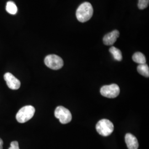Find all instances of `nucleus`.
Instances as JSON below:
<instances>
[{
    "label": "nucleus",
    "mask_w": 149,
    "mask_h": 149,
    "mask_svg": "<svg viewBox=\"0 0 149 149\" xmlns=\"http://www.w3.org/2000/svg\"><path fill=\"white\" fill-rule=\"evenodd\" d=\"M8 149H19V144L17 141H14L11 142L10 147Z\"/></svg>",
    "instance_id": "2eb2a0df"
},
{
    "label": "nucleus",
    "mask_w": 149,
    "mask_h": 149,
    "mask_svg": "<svg viewBox=\"0 0 149 149\" xmlns=\"http://www.w3.org/2000/svg\"><path fill=\"white\" fill-rule=\"evenodd\" d=\"M93 13V7L90 3L86 2L78 7L76 16L79 21L84 23L90 20Z\"/></svg>",
    "instance_id": "f257e3e1"
},
{
    "label": "nucleus",
    "mask_w": 149,
    "mask_h": 149,
    "mask_svg": "<svg viewBox=\"0 0 149 149\" xmlns=\"http://www.w3.org/2000/svg\"><path fill=\"white\" fill-rule=\"evenodd\" d=\"M44 63L49 68L54 70L60 69L64 65L63 60L54 54L47 56L44 59Z\"/></svg>",
    "instance_id": "20e7f679"
},
{
    "label": "nucleus",
    "mask_w": 149,
    "mask_h": 149,
    "mask_svg": "<svg viewBox=\"0 0 149 149\" xmlns=\"http://www.w3.org/2000/svg\"><path fill=\"white\" fill-rule=\"evenodd\" d=\"M133 60L135 63L140 64H146V58L144 54L140 52H136L134 54L132 57Z\"/></svg>",
    "instance_id": "9d476101"
},
{
    "label": "nucleus",
    "mask_w": 149,
    "mask_h": 149,
    "mask_svg": "<svg viewBox=\"0 0 149 149\" xmlns=\"http://www.w3.org/2000/svg\"><path fill=\"white\" fill-rule=\"evenodd\" d=\"M119 32L117 30H114L110 32L103 37V43L106 45H112L117 41L118 38L119 37Z\"/></svg>",
    "instance_id": "6e6552de"
},
{
    "label": "nucleus",
    "mask_w": 149,
    "mask_h": 149,
    "mask_svg": "<svg viewBox=\"0 0 149 149\" xmlns=\"http://www.w3.org/2000/svg\"><path fill=\"white\" fill-rule=\"evenodd\" d=\"M4 79L7 86L11 90H18L21 87V82L17 79L13 74L10 72H7L4 74Z\"/></svg>",
    "instance_id": "0eeeda50"
},
{
    "label": "nucleus",
    "mask_w": 149,
    "mask_h": 149,
    "mask_svg": "<svg viewBox=\"0 0 149 149\" xmlns=\"http://www.w3.org/2000/svg\"><path fill=\"white\" fill-rule=\"evenodd\" d=\"M55 117L59 119L60 122L65 124L70 122L72 120V114L69 110L64 107L58 106L55 111Z\"/></svg>",
    "instance_id": "39448f33"
},
{
    "label": "nucleus",
    "mask_w": 149,
    "mask_h": 149,
    "mask_svg": "<svg viewBox=\"0 0 149 149\" xmlns=\"http://www.w3.org/2000/svg\"><path fill=\"white\" fill-rule=\"evenodd\" d=\"M149 0H139L138 6L140 10H144L149 6Z\"/></svg>",
    "instance_id": "4468645a"
},
{
    "label": "nucleus",
    "mask_w": 149,
    "mask_h": 149,
    "mask_svg": "<svg viewBox=\"0 0 149 149\" xmlns=\"http://www.w3.org/2000/svg\"><path fill=\"white\" fill-rule=\"evenodd\" d=\"M6 10L8 13L11 15H16L18 11L17 7L15 2L11 1L7 2L6 7Z\"/></svg>",
    "instance_id": "f8f14e48"
},
{
    "label": "nucleus",
    "mask_w": 149,
    "mask_h": 149,
    "mask_svg": "<svg viewBox=\"0 0 149 149\" xmlns=\"http://www.w3.org/2000/svg\"><path fill=\"white\" fill-rule=\"evenodd\" d=\"M96 130L99 134L103 136H108L113 133L114 125L109 120L103 119L96 124Z\"/></svg>",
    "instance_id": "7ed1b4c3"
},
{
    "label": "nucleus",
    "mask_w": 149,
    "mask_h": 149,
    "mask_svg": "<svg viewBox=\"0 0 149 149\" xmlns=\"http://www.w3.org/2000/svg\"><path fill=\"white\" fill-rule=\"evenodd\" d=\"M109 52L112 54L114 59L118 61H120L122 60V54L121 51L118 48L114 47H112L109 49Z\"/></svg>",
    "instance_id": "ddd939ff"
},
{
    "label": "nucleus",
    "mask_w": 149,
    "mask_h": 149,
    "mask_svg": "<svg viewBox=\"0 0 149 149\" xmlns=\"http://www.w3.org/2000/svg\"><path fill=\"white\" fill-rule=\"evenodd\" d=\"M36 109L32 106H26L21 108L16 114L18 122L24 123L32 119L34 115Z\"/></svg>",
    "instance_id": "f03ea898"
},
{
    "label": "nucleus",
    "mask_w": 149,
    "mask_h": 149,
    "mask_svg": "<svg viewBox=\"0 0 149 149\" xmlns=\"http://www.w3.org/2000/svg\"><path fill=\"white\" fill-rule=\"evenodd\" d=\"M100 92L102 95L105 97L114 98L119 95L120 88L117 84L103 86L101 88Z\"/></svg>",
    "instance_id": "423d86ee"
},
{
    "label": "nucleus",
    "mask_w": 149,
    "mask_h": 149,
    "mask_svg": "<svg viewBox=\"0 0 149 149\" xmlns=\"http://www.w3.org/2000/svg\"><path fill=\"white\" fill-rule=\"evenodd\" d=\"M137 70L139 73L146 77H149V68L147 64H140L137 67Z\"/></svg>",
    "instance_id": "9b49d317"
},
{
    "label": "nucleus",
    "mask_w": 149,
    "mask_h": 149,
    "mask_svg": "<svg viewBox=\"0 0 149 149\" xmlns=\"http://www.w3.org/2000/svg\"><path fill=\"white\" fill-rule=\"evenodd\" d=\"M125 140L128 149H138V141L136 138L133 134H127L125 136Z\"/></svg>",
    "instance_id": "1a4fd4ad"
},
{
    "label": "nucleus",
    "mask_w": 149,
    "mask_h": 149,
    "mask_svg": "<svg viewBox=\"0 0 149 149\" xmlns=\"http://www.w3.org/2000/svg\"><path fill=\"white\" fill-rule=\"evenodd\" d=\"M3 140L0 138V149H3Z\"/></svg>",
    "instance_id": "dca6fc26"
}]
</instances>
